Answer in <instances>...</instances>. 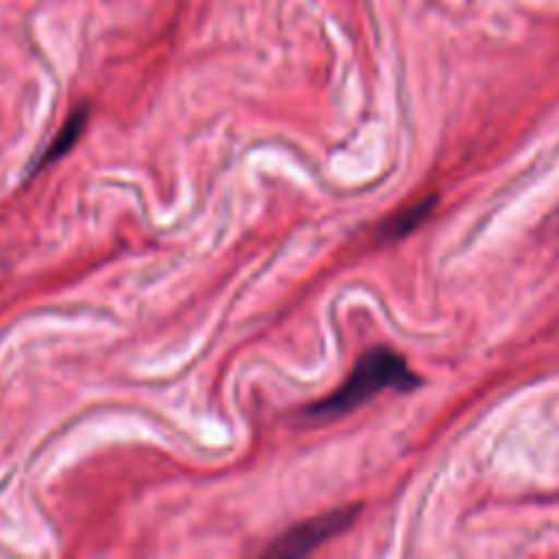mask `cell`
Segmentation results:
<instances>
[{
	"instance_id": "6da1fadb",
	"label": "cell",
	"mask_w": 559,
	"mask_h": 559,
	"mask_svg": "<svg viewBox=\"0 0 559 559\" xmlns=\"http://www.w3.org/2000/svg\"><path fill=\"white\" fill-rule=\"evenodd\" d=\"M420 385V380L415 377V371L409 369L407 360L391 347H371L369 353L360 355V360L355 364L353 374L344 380V385L336 393H331L322 402L311 404L306 409L309 418L317 420H331L342 418V415L353 413L360 404L371 402L377 393L382 391H415Z\"/></svg>"
},
{
	"instance_id": "7a4b0ae2",
	"label": "cell",
	"mask_w": 559,
	"mask_h": 559,
	"mask_svg": "<svg viewBox=\"0 0 559 559\" xmlns=\"http://www.w3.org/2000/svg\"><path fill=\"white\" fill-rule=\"evenodd\" d=\"M358 511L360 508H338V511L322 513V516L309 519V522L298 524V527H293L289 533H284L282 538L273 540V546L265 551V555L282 557V559L309 555V551L320 549L322 544H328L331 538H336L338 533H344V530L355 522Z\"/></svg>"
},
{
	"instance_id": "3957f363",
	"label": "cell",
	"mask_w": 559,
	"mask_h": 559,
	"mask_svg": "<svg viewBox=\"0 0 559 559\" xmlns=\"http://www.w3.org/2000/svg\"><path fill=\"white\" fill-rule=\"evenodd\" d=\"M435 205H437V197H426L424 202L413 205L409 211L399 213L391 224H385V235L388 238H402V235H407L409 229L418 227V224L424 222L431 211H435Z\"/></svg>"
},
{
	"instance_id": "277c9868",
	"label": "cell",
	"mask_w": 559,
	"mask_h": 559,
	"mask_svg": "<svg viewBox=\"0 0 559 559\" xmlns=\"http://www.w3.org/2000/svg\"><path fill=\"white\" fill-rule=\"evenodd\" d=\"M85 120H87V109H76V112L66 120L63 131H60V134L52 140V145H49L47 156H44V164L52 162V158H58V156H63V153H69V147L74 145L76 136H80L82 129H85Z\"/></svg>"
}]
</instances>
